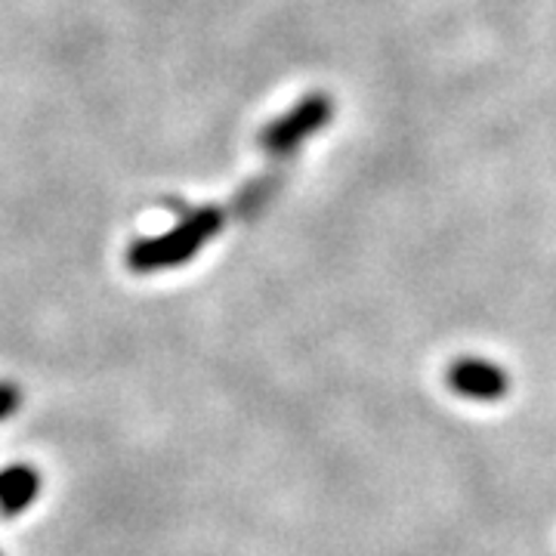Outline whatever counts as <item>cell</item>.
Returning a JSON list of instances; mask_svg holds the SVG:
<instances>
[{
  "mask_svg": "<svg viewBox=\"0 0 556 556\" xmlns=\"http://www.w3.org/2000/svg\"><path fill=\"white\" fill-rule=\"evenodd\" d=\"M448 387L460 399H473V402H501L510 393V378L507 371L485 362V358H457L448 368Z\"/></svg>",
  "mask_w": 556,
  "mask_h": 556,
  "instance_id": "2",
  "label": "cell"
},
{
  "mask_svg": "<svg viewBox=\"0 0 556 556\" xmlns=\"http://www.w3.org/2000/svg\"><path fill=\"white\" fill-rule=\"evenodd\" d=\"M0 556H3V554H0Z\"/></svg>",
  "mask_w": 556,
  "mask_h": 556,
  "instance_id": "6",
  "label": "cell"
},
{
  "mask_svg": "<svg viewBox=\"0 0 556 556\" xmlns=\"http://www.w3.org/2000/svg\"><path fill=\"white\" fill-rule=\"evenodd\" d=\"M219 229H223V214L217 207H201V211L182 219L177 229L164 232L159 239L134 241V248L127 251V266L139 276L170 269V266H182V263L195 257Z\"/></svg>",
  "mask_w": 556,
  "mask_h": 556,
  "instance_id": "1",
  "label": "cell"
},
{
  "mask_svg": "<svg viewBox=\"0 0 556 556\" xmlns=\"http://www.w3.org/2000/svg\"><path fill=\"white\" fill-rule=\"evenodd\" d=\"M20 405H22L20 387H16V383H7V380H0V424L16 415V412H20Z\"/></svg>",
  "mask_w": 556,
  "mask_h": 556,
  "instance_id": "5",
  "label": "cell"
},
{
  "mask_svg": "<svg viewBox=\"0 0 556 556\" xmlns=\"http://www.w3.org/2000/svg\"><path fill=\"white\" fill-rule=\"evenodd\" d=\"M40 495V473L35 464H10L0 470V517L25 514Z\"/></svg>",
  "mask_w": 556,
  "mask_h": 556,
  "instance_id": "3",
  "label": "cell"
},
{
  "mask_svg": "<svg viewBox=\"0 0 556 556\" xmlns=\"http://www.w3.org/2000/svg\"><path fill=\"white\" fill-rule=\"evenodd\" d=\"M325 112H328V105H325V102L309 100L303 109H298L291 118L278 121L276 127H269V130L263 134V146H266L269 152H285L291 142H298L303 134H309L318 121L325 118Z\"/></svg>",
  "mask_w": 556,
  "mask_h": 556,
  "instance_id": "4",
  "label": "cell"
}]
</instances>
